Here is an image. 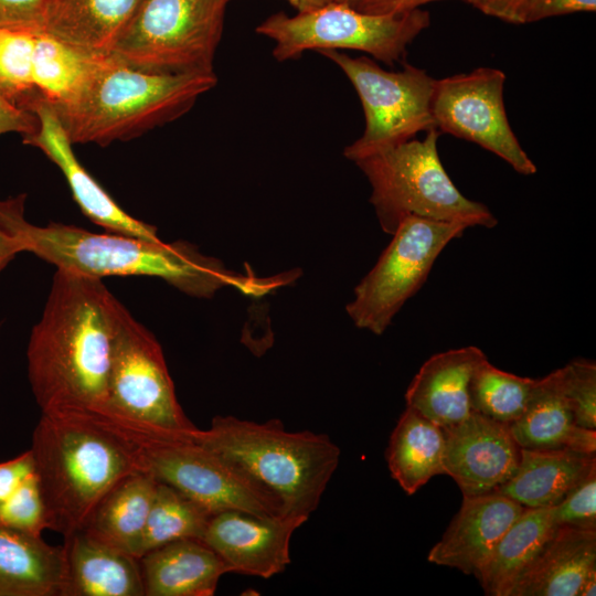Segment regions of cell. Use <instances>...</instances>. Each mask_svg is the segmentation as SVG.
Segmentation results:
<instances>
[{
	"label": "cell",
	"mask_w": 596,
	"mask_h": 596,
	"mask_svg": "<svg viewBox=\"0 0 596 596\" xmlns=\"http://www.w3.org/2000/svg\"><path fill=\"white\" fill-rule=\"evenodd\" d=\"M25 194L0 200V227L56 269L86 276H151L196 298H211L233 287L262 297L292 281L290 273L258 277L227 269L185 242L164 243L113 232L95 233L78 226L49 223L38 226L24 217Z\"/></svg>",
	"instance_id": "cell-1"
},
{
	"label": "cell",
	"mask_w": 596,
	"mask_h": 596,
	"mask_svg": "<svg viewBox=\"0 0 596 596\" xmlns=\"http://www.w3.org/2000/svg\"><path fill=\"white\" fill-rule=\"evenodd\" d=\"M119 302L102 278L56 269L26 350L41 413L104 411Z\"/></svg>",
	"instance_id": "cell-2"
},
{
	"label": "cell",
	"mask_w": 596,
	"mask_h": 596,
	"mask_svg": "<svg viewBox=\"0 0 596 596\" xmlns=\"http://www.w3.org/2000/svg\"><path fill=\"white\" fill-rule=\"evenodd\" d=\"M49 529L81 531L97 502L138 471L123 436L96 412H45L30 448Z\"/></svg>",
	"instance_id": "cell-3"
},
{
	"label": "cell",
	"mask_w": 596,
	"mask_h": 596,
	"mask_svg": "<svg viewBox=\"0 0 596 596\" xmlns=\"http://www.w3.org/2000/svg\"><path fill=\"white\" fill-rule=\"evenodd\" d=\"M216 83L214 72L152 73L110 54L99 60L73 102L52 108L73 145L106 146L177 119Z\"/></svg>",
	"instance_id": "cell-4"
},
{
	"label": "cell",
	"mask_w": 596,
	"mask_h": 596,
	"mask_svg": "<svg viewBox=\"0 0 596 596\" xmlns=\"http://www.w3.org/2000/svg\"><path fill=\"white\" fill-rule=\"evenodd\" d=\"M190 438L236 464L283 502L284 515L309 519L340 461L326 434L289 432L279 419L264 423L217 415Z\"/></svg>",
	"instance_id": "cell-5"
},
{
	"label": "cell",
	"mask_w": 596,
	"mask_h": 596,
	"mask_svg": "<svg viewBox=\"0 0 596 596\" xmlns=\"http://www.w3.org/2000/svg\"><path fill=\"white\" fill-rule=\"evenodd\" d=\"M440 131L409 139L355 161L372 188L370 202L381 228L392 235L408 216L460 223L467 227L497 225L482 203L467 199L454 184L438 155Z\"/></svg>",
	"instance_id": "cell-6"
},
{
	"label": "cell",
	"mask_w": 596,
	"mask_h": 596,
	"mask_svg": "<svg viewBox=\"0 0 596 596\" xmlns=\"http://www.w3.org/2000/svg\"><path fill=\"white\" fill-rule=\"evenodd\" d=\"M100 415L123 436L138 471L175 488L211 512L241 510L265 519L284 515L283 502L273 491L190 438L191 433L152 432Z\"/></svg>",
	"instance_id": "cell-7"
},
{
	"label": "cell",
	"mask_w": 596,
	"mask_h": 596,
	"mask_svg": "<svg viewBox=\"0 0 596 596\" xmlns=\"http://www.w3.org/2000/svg\"><path fill=\"white\" fill-rule=\"evenodd\" d=\"M230 0H142L111 55L152 73H212Z\"/></svg>",
	"instance_id": "cell-8"
},
{
	"label": "cell",
	"mask_w": 596,
	"mask_h": 596,
	"mask_svg": "<svg viewBox=\"0 0 596 596\" xmlns=\"http://www.w3.org/2000/svg\"><path fill=\"white\" fill-rule=\"evenodd\" d=\"M430 23L427 11L416 9L398 14H374L339 2L289 17L275 13L256 32L275 42L277 61L299 57L306 51L356 50L393 65L408 44Z\"/></svg>",
	"instance_id": "cell-9"
},
{
	"label": "cell",
	"mask_w": 596,
	"mask_h": 596,
	"mask_svg": "<svg viewBox=\"0 0 596 596\" xmlns=\"http://www.w3.org/2000/svg\"><path fill=\"white\" fill-rule=\"evenodd\" d=\"M152 432L188 435L198 427L178 402L156 337L119 302L107 402L96 412Z\"/></svg>",
	"instance_id": "cell-10"
},
{
	"label": "cell",
	"mask_w": 596,
	"mask_h": 596,
	"mask_svg": "<svg viewBox=\"0 0 596 596\" xmlns=\"http://www.w3.org/2000/svg\"><path fill=\"white\" fill-rule=\"evenodd\" d=\"M350 79L361 100L365 129L343 155L353 162L436 128L432 99L436 79L423 68L405 64L390 72L366 56L351 57L338 50L319 51Z\"/></svg>",
	"instance_id": "cell-11"
},
{
	"label": "cell",
	"mask_w": 596,
	"mask_h": 596,
	"mask_svg": "<svg viewBox=\"0 0 596 596\" xmlns=\"http://www.w3.org/2000/svg\"><path fill=\"white\" fill-rule=\"evenodd\" d=\"M467 228L460 223L404 219L347 305L353 323L382 334L403 305L424 285L443 249Z\"/></svg>",
	"instance_id": "cell-12"
},
{
	"label": "cell",
	"mask_w": 596,
	"mask_h": 596,
	"mask_svg": "<svg viewBox=\"0 0 596 596\" xmlns=\"http://www.w3.org/2000/svg\"><path fill=\"white\" fill-rule=\"evenodd\" d=\"M505 75L492 67H478L436 79L432 113L436 128L479 145L507 161L518 173L536 172L534 162L518 141L507 117Z\"/></svg>",
	"instance_id": "cell-13"
},
{
	"label": "cell",
	"mask_w": 596,
	"mask_h": 596,
	"mask_svg": "<svg viewBox=\"0 0 596 596\" xmlns=\"http://www.w3.org/2000/svg\"><path fill=\"white\" fill-rule=\"evenodd\" d=\"M308 518H260L241 510L213 513L202 541L214 550L230 573L269 578L290 564V540Z\"/></svg>",
	"instance_id": "cell-14"
},
{
	"label": "cell",
	"mask_w": 596,
	"mask_h": 596,
	"mask_svg": "<svg viewBox=\"0 0 596 596\" xmlns=\"http://www.w3.org/2000/svg\"><path fill=\"white\" fill-rule=\"evenodd\" d=\"M443 429L445 475L456 481L462 496L493 492L515 472L521 447L509 424L472 412Z\"/></svg>",
	"instance_id": "cell-15"
},
{
	"label": "cell",
	"mask_w": 596,
	"mask_h": 596,
	"mask_svg": "<svg viewBox=\"0 0 596 596\" xmlns=\"http://www.w3.org/2000/svg\"><path fill=\"white\" fill-rule=\"evenodd\" d=\"M38 128L22 136L23 143L40 149L62 171L72 195L83 214L106 232L160 241L157 228L124 211L106 190L77 160L68 139L51 105L38 99L31 107Z\"/></svg>",
	"instance_id": "cell-16"
},
{
	"label": "cell",
	"mask_w": 596,
	"mask_h": 596,
	"mask_svg": "<svg viewBox=\"0 0 596 596\" xmlns=\"http://www.w3.org/2000/svg\"><path fill=\"white\" fill-rule=\"evenodd\" d=\"M524 509L497 492L464 496L459 511L430 549L427 560L476 575Z\"/></svg>",
	"instance_id": "cell-17"
},
{
	"label": "cell",
	"mask_w": 596,
	"mask_h": 596,
	"mask_svg": "<svg viewBox=\"0 0 596 596\" xmlns=\"http://www.w3.org/2000/svg\"><path fill=\"white\" fill-rule=\"evenodd\" d=\"M486 359V354L472 345L432 355L409 383L406 406L443 428L460 423L473 412L470 381Z\"/></svg>",
	"instance_id": "cell-18"
},
{
	"label": "cell",
	"mask_w": 596,
	"mask_h": 596,
	"mask_svg": "<svg viewBox=\"0 0 596 596\" xmlns=\"http://www.w3.org/2000/svg\"><path fill=\"white\" fill-rule=\"evenodd\" d=\"M60 596H145L139 560L84 531L64 538Z\"/></svg>",
	"instance_id": "cell-19"
},
{
	"label": "cell",
	"mask_w": 596,
	"mask_h": 596,
	"mask_svg": "<svg viewBox=\"0 0 596 596\" xmlns=\"http://www.w3.org/2000/svg\"><path fill=\"white\" fill-rule=\"evenodd\" d=\"M510 429L521 448L596 454V429L575 424L560 369L535 380L523 413Z\"/></svg>",
	"instance_id": "cell-20"
},
{
	"label": "cell",
	"mask_w": 596,
	"mask_h": 596,
	"mask_svg": "<svg viewBox=\"0 0 596 596\" xmlns=\"http://www.w3.org/2000/svg\"><path fill=\"white\" fill-rule=\"evenodd\" d=\"M138 560L145 596H212L230 573L217 553L195 539L163 544Z\"/></svg>",
	"instance_id": "cell-21"
},
{
	"label": "cell",
	"mask_w": 596,
	"mask_h": 596,
	"mask_svg": "<svg viewBox=\"0 0 596 596\" xmlns=\"http://www.w3.org/2000/svg\"><path fill=\"white\" fill-rule=\"evenodd\" d=\"M596 566V531L558 526L522 571L509 596H578Z\"/></svg>",
	"instance_id": "cell-22"
},
{
	"label": "cell",
	"mask_w": 596,
	"mask_h": 596,
	"mask_svg": "<svg viewBox=\"0 0 596 596\" xmlns=\"http://www.w3.org/2000/svg\"><path fill=\"white\" fill-rule=\"evenodd\" d=\"M596 468V454L567 449L521 448L513 476L493 492L525 508L557 505Z\"/></svg>",
	"instance_id": "cell-23"
},
{
	"label": "cell",
	"mask_w": 596,
	"mask_h": 596,
	"mask_svg": "<svg viewBox=\"0 0 596 596\" xmlns=\"http://www.w3.org/2000/svg\"><path fill=\"white\" fill-rule=\"evenodd\" d=\"M142 0H51L43 31L94 55L111 51Z\"/></svg>",
	"instance_id": "cell-24"
},
{
	"label": "cell",
	"mask_w": 596,
	"mask_h": 596,
	"mask_svg": "<svg viewBox=\"0 0 596 596\" xmlns=\"http://www.w3.org/2000/svg\"><path fill=\"white\" fill-rule=\"evenodd\" d=\"M63 575V545L0 525V596H60Z\"/></svg>",
	"instance_id": "cell-25"
},
{
	"label": "cell",
	"mask_w": 596,
	"mask_h": 596,
	"mask_svg": "<svg viewBox=\"0 0 596 596\" xmlns=\"http://www.w3.org/2000/svg\"><path fill=\"white\" fill-rule=\"evenodd\" d=\"M156 487L145 472L125 476L97 502L81 531L138 558Z\"/></svg>",
	"instance_id": "cell-26"
},
{
	"label": "cell",
	"mask_w": 596,
	"mask_h": 596,
	"mask_svg": "<svg viewBox=\"0 0 596 596\" xmlns=\"http://www.w3.org/2000/svg\"><path fill=\"white\" fill-rule=\"evenodd\" d=\"M443 427L406 406L389 440L386 462L392 478L414 494L444 469Z\"/></svg>",
	"instance_id": "cell-27"
},
{
	"label": "cell",
	"mask_w": 596,
	"mask_h": 596,
	"mask_svg": "<svg viewBox=\"0 0 596 596\" xmlns=\"http://www.w3.org/2000/svg\"><path fill=\"white\" fill-rule=\"evenodd\" d=\"M557 528L552 508H525L475 575L485 594L509 596L519 575Z\"/></svg>",
	"instance_id": "cell-28"
},
{
	"label": "cell",
	"mask_w": 596,
	"mask_h": 596,
	"mask_svg": "<svg viewBox=\"0 0 596 596\" xmlns=\"http://www.w3.org/2000/svg\"><path fill=\"white\" fill-rule=\"evenodd\" d=\"M40 30L33 56V81L40 97L55 110L79 94L99 60Z\"/></svg>",
	"instance_id": "cell-29"
},
{
	"label": "cell",
	"mask_w": 596,
	"mask_h": 596,
	"mask_svg": "<svg viewBox=\"0 0 596 596\" xmlns=\"http://www.w3.org/2000/svg\"><path fill=\"white\" fill-rule=\"evenodd\" d=\"M213 512L175 488L157 481L138 558L163 544L201 540Z\"/></svg>",
	"instance_id": "cell-30"
},
{
	"label": "cell",
	"mask_w": 596,
	"mask_h": 596,
	"mask_svg": "<svg viewBox=\"0 0 596 596\" xmlns=\"http://www.w3.org/2000/svg\"><path fill=\"white\" fill-rule=\"evenodd\" d=\"M535 380L502 371L486 359L470 381L472 411L510 425L523 413Z\"/></svg>",
	"instance_id": "cell-31"
},
{
	"label": "cell",
	"mask_w": 596,
	"mask_h": 596,
	"mask_svg": "<svg viewBox=\"0 0 596 596\" xmlns=\"http://www.w3.org/2000/svg\"><path fill=\"white\" fill-rule=\"evenodd\" d=\"M40 30H0V98L30 111L38 99L33 81V56Z\"/></svg>",
	"instance_id": "cell-32"
},
{
	"label": "cell",
	"mask_w": 596,
	"mask_h": 596,
	"mask_svg": "<svg viewBox=\"0 0 596 596\" xmlns=\"http://www.w3.org/2000/svg\"><path fill=\"white\" fill-rule=\"evenodd\" d=\"M0 525L35 535L49 529L44 501L34 472L0 501Z\"/></svg>",
	"instance_id": "cell-33"
},
{
	"label": "cell",
	"mask_w": 596,
	"mask_h": 596,
	"mask_svg": "<svg viewBox=\"0 0 596 596\" xmlns=\"http://www.w3.org/2000/svg\"><path fill=\"white\" fill-rule=\"evenodd\" d=\"M564 394L573 412L575 424L596 429V364L594 361L573 360L561 368Z\"/></svg>",
	"instance_id": "cell-34"
},
{
	"label": "cell",
	"mask_w": 596,
	"mask_h": 596,
	"mask_svg": "<svg viewBox=\"0 0 596 596\" xmlns=\"http://www.w3.org/2000/svg\"><path fill=\"white\" fill-rule=\"evenodd\" d=\"M552 510L557 526L596 531V468Z\"/></svg>",
	"instance_id": "cell-35"
},
{
	"label": "cell",
	"mask_w": 596,
	"mask_h": 596,
	"mask_svg": "<svg viewBox=\"0 0 596 596\" xmlns=\"http://www.w3.org/2000/svg\"><path fill=\"white\" fill-rule=\"evenodd\" d=\"M51 0H0V30H43Z\"/></svg>",
	"instance_id": "cell-36"
},
{
	"label": "cell",
	"mask_w": 596,
	"mask_h": 596,
	"mask_svg": "<svg viewBox=\"0 0 596 596\" xmlns=\"http://www.w3.org/2000/svg\"><path fill=\"white\" fill-rule=\"evenodd\" d=\"M595 10L596 0H529L524 23L555 15Z\"/></svg>",
	"instance_id": "cell-37"
},
{
	"label": "cell",
	"mask_w": 596,
	"mask_h": 596,
	"mask_svg": "<svg viewBox=\"0 0 596 596\" xmlns=\"http://www.w3.org/2000/svg\"><path fill=\"white\" fill-rule=\"evenodd\" d=\"M34 472L31 450L4 462H0V501L9 497Z\"/></svg>",
	"instance_id": "cell-38"
},
{
	"label": "cell",
	"mask_w": 596,
	"mask_h": 596,
	"mask_svg": "<svg viewBox=\"0 0 596 596\" xmlns=\"http://www.w3.org/2000/svg\"><path fill=\"white\" fill-rule=\"evenodd\" d=\"M36 128L38 118L34 113L18 108L0 98V135L18 132L25 136Z\"/></svg>",
	"instance_id": "cell-39"
},
{
	"label": "cell",
	"mask_w": 596,
	"mask_h": 596,
	"mask_svg": "<svg viewBox=\"0 0 596 596\" xmlns=\"http://www.w3.org/2000/svg\"><path fill=\"white\" fill-rule=\"evenodd\" d=\"M485 14L509 23H524L529 0H466Z\"/></svg>",
	"instance_id": "cell-40"
},
{
	"label": "cell",
	"mask_w": 596,
	"mask_h": 596,
	"mask_svg": "<svg viewBox=\"0 0 596 596\" xmlns=\"http://www.w3.org/2000/svg\"><path fill=\"white\" fill-rule=\"evenodd\" d=\"M438 0H356L352 6L359 11L374 14H398L419 9Z\"/></svg>",
	"instance_id": "cell-41"
},
{
	"label": "cell",
	"mask_w": 596,
	"mask_h": 596,
	"mask_svg": "<svg viewBox=\"0 0 596 596\" xmlns=\"http://www.w3.org/2000/svg\"><path fill=\"white\" fill-rule=\"evenodd\" d=\"M21 252L20 243L0 227V273Z\"/></svg>",
	"instance_id": "cell-42"
},
{
	"label": "cell",
	"mask_w": 596,
	"mask_h": 596,
	"mask_svg": "<svg viewBox=\"0 0 596 596\" xmlns=\"http://www.w3.org/2000/svg\"><path fill=\"white\" fill-rule=\"evenodd\" d=\"M288 1L298 12H308V11L321 8L323 6H327L331 2H334V0H288Z\"/></svg>",
	"instance_id": "cell-43"
},
{
	"label": "cell",
	"mask_w": 596,
	"mask_h": 596,
	"mask_svg": "<svg viewBox=\"0 0 596 596\" xmlns=\"http://www.w3.org/2000/svg\"><path fill=\"white\" fill-rule=\"evenodd\" d=\"M596 589V566L593 567L585 576L578 596H594Z\"/></svg>",
	"instance_id": "cell-44"
},
{
	"label": "cell",
	"mask_w": 596,
	"mask_h": 596,
	"mask_svg": "<svg viewBox=\"0 0 596 596\" xmlns=\"http://www.w3.org/2000/svg\"><path fill=\"white\" fill-rule=\"evenodd\" d=\"M356 0H334V2H339V3H345V4H349V6H353L355 3Z\"/></svg>",
	"instance_id": "cell-45"
}]
</instances>
